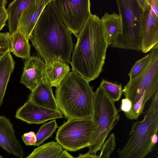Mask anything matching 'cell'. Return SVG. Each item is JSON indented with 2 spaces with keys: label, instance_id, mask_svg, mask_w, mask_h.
<instances>
[{
  "label": "cell",
  "instance_id": "obj_13",
  "mask_svg": "<svg viewBox=\"0 0 158 158\" xmlns=\"http://www.w3.org/2000/svg\"><path fill=\"white\" fill-rule=\"evenodd\" d=\"M0 147L10 154L23 158V148L16 137L13 124L9 119L1 115Z\"/></svg>",
  "mask_w": 158,
  "mask_h": 158
},
{
  "label": "cell",
  "instance_id": "obj_26",
  "mask_svg": "<svg viewBox=\"0 0 158 158\" xmlns=\"http://www.w3.org/2000/svg\"><path fill=\"white\" fill-rule=\"evenodd\" d=\"M22 138L26 146H34L36 141L35 133L32 131L24 134L22 136Z\"/></svg>",
  "mask_w": 158,
  "mask_h": 158
},
{
  "label": "cell",
  "instance_id": "obj_18",
  "mask_svg": "<svg viewBox=\"0 0 158 158\" xmlns=\"http://www.w3.org/2000/svg\"><path fill=\"white\" fill-rule=\"evenodd\" d=\"M15 62L10 51L0 60V107L3 103L8 82L15 67Z\"/></svg>",
  "mask_w": 158,
  "mask_h": 158
},
{
  "label": "cell",
  "instance_id": "obj_21",
  "mask_svg": "<svg viewBox=\"0 0 158 158\" xmlns=\"http://www.w3.org/2000/svg\"><path fill=\"white\" fill-rule=\"evenodd\" d=\"M107 32L110 46L119 34L120 19L119 14L106 12L101 19Z\"/></svg>",
  "mask_w": 158,
  "mask_h": 158
},
{
  "label": "cell",
  "instance_id": "obj_27",
  "mask_svg": "<svg viewBox=\"0 0 158 158\" xmlns=\"http://www.w3.org/2000/svg\"><path fill=\"white\" fill-rule=\"evenodd\" d=\"M132 107V102L130 99L125 98L122 100L120 110L123 111L124 114L129 112L131 110Z\"/></svg>",
  "mask_w": 158,
  "mask_h": 158
},
{
  "label": "cell",
  "instance_id": "obj_15",
  "mask_svg": "<svg viewBox=\"0 0 158 158\" xmlns=\"http://www.w3.org/2000/svg\"><path fill=\"white\" fill-rule=\"evenodd\" d=\"M28 100L40 106L48 109L60 111L52 87L46 76L32 91L29 96Z\"/></svg>",
  "mask_w": 158,
  "mask_h": 158
},
{
  "label": "cell",
  "instance_id": "obj_23",
  "mask_svg": "<svg viewBox=\"0 0 158 158\" xmlns=\"http://www.w3.org/2000/svg\"><path fill=\"white\" fill-rule=\"evenodd\" d=\"M100 86H101L110 98L114 102L118 101L123 93L122 84L102 79Z\"/></svg>",
  "mask_w": 158,
  "mask_h": 158
},
{
  "label": "cell",
  "instance_id": "obj_20",
  "mask_svg": "<svg viewBox=\"0 0 158 158\" xmlns=\"http://www.w3.org/2000/svg\"><path fill=\"white\" fill-rule=\"evenodd\" d=\"M62 150L56 142L52 141L38 147L25 158H57Z\"/></svg>",
  "mask_w": 158,
  "mask_h": 158
},
{
  "label": "cell",
  "instance_id": "obj_16",
  "mask_svg": "<svg viewBox=\"0 0 158 158\" xmlns=\"http://www.w3.org/2000/svg\"><path fill=\"white\" fill-rule=\"evenodd\" d=\"M70 72L68 64L62 60L54 59L45 63L44 75L52 87L57 88Z\"/></svg>",
  "mask_w": 158,
  "mask_h": 158
},
{
  "label": "cell",
  "instance_id": "obj_28",
  "mask_svg": "<svg viewBox=\"0 0 158 158\" xmlns=\"http://www.w3.org/2000/svg\"><path fill=\"white\" fill-rule=\"evenodd\" d=\"M8 19V13L5 7L0 8V31L6 25Z\"/></svg>",
  "mask_w": 158,
  "mask_h": 158
},
{
  "label": "cell",
  "instance_id": "obj_12",
  "mask_svg": "<svg viewBox=\"0 0 158 158\" xmlns=\"http://www.w3.org/2000/svg\"><path fill=\"white\" fill-rule=\"evenodd\" d=\"M51 0H34L23 12L19 18L18 30L29 40L32 37L35 26L46 5Z\"/></svg>",
  "mask_w": 158,
  "mask_h": 158
},
{
  "label": "cell",
  "instance_id": "obj_14",
  "mask_svg": "<svg viewBox=\"0 0 158 158\" xmlns=\"http://www.w3.org/2000/svg\"><path fill=\"white\" fill-rule=\"evenodd\" d=\"M45 63L40 57L31 56L25 60L20 83L33 91L44 76Z\"/></svg>",
  "mask_w": 158,
  "mask_h": 158
},
{
  "label": "cell",
  "instance_id": "obj_31",
  "mask_svg": "<svg viewBox=\"0 0 158 158\" xmlns=\"http://www.w3.org/2000/svg\"><path fill=\"white\" fill-rule=\"evenodd\" d=\"M57 158H75L66 150H63Z\"/></svg>",
  "mask_w": 158,
  "mask_h": 158
},
{
  "label": "cell",
  "instance_id": "obj_17",
  "mask_svg": "<svg viewBox=\"0 0 158 158\" xmlns=\"http://www.w3.org/2000/svg\"><path fill=\"white\" fill-rule=\"evenodd\" d=\"M34 0H14L8 5V27L9 33L12 34L18 30L19 21L23 12Z\"/></svg>",
  "mask_w": 158,
  "mask_h": 158
},
{
  "label": "cell",
  "instance_id": "obj_1",
  "mask_svg": "<svg viewBox=\"0 0 158 158\" xmlns=\"http://www.w3.org/2000/svg\"><path fill=\"white\" fill-rule=\"evenodd\" d=\"M77 38L70 63L72 71L79 73L89 83L103 70L108 37L101 19L90 15Z\"/></svg>",
  "mask_w": 158,
  "mask_h": 158
},
{
  "label": "cell",
  "instance_id": "obj_19",
  "mask_svg": "<svg viewBox=\"0 0 158 158\" xmlns=\"http://www.w3.org/2000/svg\"><path fill=\"white\" fill-rule=\"evenodd\" d=\"M10 52L16 56L27 59L31 56L29 40L21 31L17 30L10 34Z\"/></svg>",
  "mask_w": 158,
  "mask_h": 158
},
{
  "label": "cell",
  "instance_id": "obj_30",
  "mask_svg": "<svg viewBox=\"0 0 158 158\" xmlns=\"http://www.w3.org/2000/svg\"><path fill=\"white\" fill-rule=\"evenodd\" d=\"M75 158H98V156L87 152L85 154H80L78 156Z\"/></svg>",
  "mask_w": 158,
  "mask_h": 158
},
{
  "label": "cell",
  "instance_id": "obj_11",
  "mask_svg": "<svg viewBox=\"0 0 158 158\" xmlns=\"http://www.w3.org/2000/svg\"><path fill=\"white\" fill-rule=\"evenodd\" d=\"M142 10L141 51L146 53L158 44V17L149 4Z\"/></svg>",
  "mask_w": 158,
  "mask_h": 158
},
{
  "label": "cell",
  "instance_id": "obj_32",
  "mask_svg": "<svg viewBox=\"0 0 158 158\" xmlns=\"http://www.w3.org/2000/svg\"><path fill=\"white\" fill-rule=\"evenodd\" d=\"M158 137L157 134H154L152 137L151 139L152 144L155 146L158 141Z\"/></svg>",
  "mask_w": 158,
  "mask_h": 158
},
{
  "label": "cell",
  "instance_id": "obj_6",
  "mask_svg": "<svg viewBox=\"0 0 158 158\" xmlns=\"http://www.w3.org/2000/svg\"><path fill=\"white\" fill-rule=\"evenodd\" d=\"M92 118L96 124V128L88 152L96 154L101 151L110 133L120 119L114 102L100 85L94 92Z\"/></svg>",
  "mask_w": 158,
  "mask_h": 158
},
{
  "label": "cell",
  "instance_id": "obj_2",
  "mask_svg": "<svg viewBox=\"0 0 158 158\" xmlns=\"http://www.w3.org/2000/svg\"><path fill=\"white\" fill-rule=\"evenodd\" d=\"M52 0L45 7L34 28L32 44L45 63L56 59L69 64L74 44Z\"/></svg>",
  "mask_w": 158,
  "mask_h": 158
},
{
  "label": "cell",
  "instance_id": "obj_9",
  "mask_svg": "<svg viewBox=\"0 0 158 158\" xmlns=\"http://www.w3.org/2000/svg\"><path fill=\"white\" fill-rule=\"evenodd\" d=\"M66 28L77 37L91 14L89 0H52Z\"/></svg>",
  "mask_w": 158,
  "mask_h": 158
},
{
  "label": "cell",
  "instance_id": "obj_22",
  "mask_svg": "<svg viewBox=\"0 0 158 158\" xmlns=\"http://www.w3.org/2000/svg\"><path fill=\"white\" fill-rule=\"evenodd\" d=\"M57 128L58 127L55 119L42 125L35 135L36 141L34 146H40L46 140L51 136Z\"/></svg>",
  "mask_w": 158,
  "mask_h": 158
},
{
  "label": "cell",
  "instance_id": "obj_4",
  "mask_svg": "<svg viewBox=\"0 0 158 158\" xmlns=\"http://www.w3.org/2000/svg\"><path fill=\"white\" fill-rule=\"evenodd\" d=\"M152 98L143 119L133 123L127 143L117 150L118 158H143L155 149L151 138L158 130V93Z\"/></svg>",
  "mask_w": 158,
  "mask_h": 158
},
{
  "label": "cell",
  "instance_id": "obj_10",
  "mask_svg": "<svg viewBox=\"0 0 158 158\" xmlns=\"http://www.w3.org/2000/svg\"><path fill=\"white\" fill-rule=\"evenodd\" d=\"M15 118L29 124H40L63 118L60 111L38 106L28 100L17 110Z\"/></svg>",
  "mask_w": 158,
  "mask_h": 158
},
{
  "label": "cell",
  "instance_id": "obj_8",
  "mask_svg": "<svg viewBox=\"0 0 158 158\" xmlns=\"http://www.w3.org/2000/svg\"><path fill=\"white\" fill-rule=\"evenodd\" d=\"M96 128L92 118L68 119L58 127L55 139L63 148L75 152L90 145Z\"/></svg>",
  "mask_w": 158,
  "mask_h": 158
},
{
  "label": "cell",
  "instance_id": "obj_5",
  "mask_svg": "<svg viewBox=\"0 0 158 158\" xmlns=\"http://www.w3.org/2000/svg\"><path fill=\"white\" fill-rule=\"evenodd\" d=\"M120 19L119 34L110 46L113 48L141 50V16L136 0L116 1Z\"/></svg>",
  "mask_w": 158,
  "mask_h": 158
},
{
  "label": "cell",
  "instance_id": "obj_24",
  "mask_svg": "<svg viewBox=\"0 0 158 158\" xmlns=\"http://www.w3.org/2000/svg\"><path fill=\"white\" fill-rule=\"evenodd\" d=\"M116 146L115 135L111 134L103 145L98 158H110Z\"/></svg>",
  "mask_w": 158,
  "mask_h": 158
},
{
  "label": "cell",
  "instance_id": "obj_25",
  "mask_svg": "<svg viewBox=\"0 0 158 158\" xmlns=\"http://www.w3.org/2000/svg\"><path fill=\"white\" fill-rule=\"evenodd\" d=\"M149 56V53L135 62L128 73L130 80L132 79L143 69L148 62Z\"/></svg>",
  "mask_w": 158,
  "mask_h": 158
},
{
  "label": "cell",
  "instance_id": "obj_33",
  "mask_svg": "<svg viewBox=\"0 0 158 158\" xmlns=\"http://www.w3.org/2000/svg\"><path fill=\"white\" fill-rule=\"evenodd\" d=\"M8 1L6 0H0V8L5 7Z\"/></svg>",
  "mask_w": 158,
  "mask_h": 158
},
{
  "label": "cell",
  "instance_id": "obj_7",
  "mask_svg": "<svg viewBox=\"0 0 158 158\" xmlns=\"http://www.w3.org/2000/svg\"><path fill=\"white\" fill-rule=\"evenodd\" d=\"M148 62L143 69L124 86L123 93L132 106L144 92L146 102L158 90V44L150 51Z\"/></svg>",
  "mask_w": 158,
  "mask_h": 158
},
{
  "label": "cell",
  "instance_id": "obj_34",
  "mask_svg": "<svg viewBox=\"0 0 158 158\" xmlns=\"http://www.w3.org/2000/svg\"><path fill=\"white\" fill-rule=\"evenodd\" d=\"M0 158H3V157L1 155H0Z\"/></svg>",
  "mask_w": 158,
  "mask_h": 158
},
{
  "label": "cell",
  "instance_id": "obj_29",
  "mask_svg": "<svg viewBox=\"0 0 158 158\" xmlns=\"http://www.w3.org/2000/svg\"><path fill=\"white\" fill-rule=\"evenodd\" d=\"M152 10L158 17V0H148Z\"/></svg>",
  "mask_w": 158,
  "mask_h": 158
},
{
  "label": "cell",
  "instance_id": "obj_3",
  "mask_svg": "<svg viewBox=\"0 0 158 158\" xmlns=\"http://www.w3.org/2000/svg\"><path fill=\"white\" fill-rule=\"evenodd\" d=\"M60 110L68 119L92 118L93 88L77 73L71 71L55 90Z\"/></svg>",
  "mask_w": 158,
  "mask_h": 158
}]
</instances>
